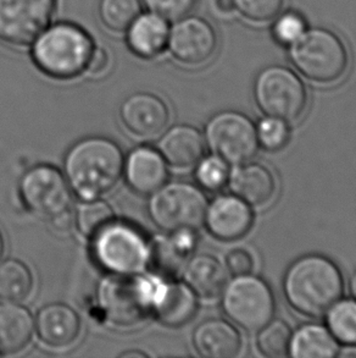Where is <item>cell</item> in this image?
Instances as JSON below:
<instances>
[{"label":"cell","mask_w":356,"mask_h":358,"mask_svg":"<svg viewBox=\"0 0 356 358\" xmlns=\"http://www.w3.org/2000/svg\"><path fill=\"white\" fill-rule=\"evenodd\" d=\"M343 276L334 263L320 255L299 258L284 275L283 291L289 305L310 318H321L341 300Z\"/></svg>","instance_id":"obj_1"},{"label":"cell","mask_w":356,"mask_h":358,"mask_svg":"<svg viewBox=\"0 0 356 358\" xmlns=\"http://www.w3.org/2000/svg\"><path fill=\"white\" fill-rule=\"evenodd\" d=\"M96 42L82 26L50 22L29 45V55L40 73L55 80H73L86 73Z\"/></svg>","instance_id":"obj_2"},{"label":"cell","mask_w":356,"mask_h":358,"mask_svg":"<svg viewBox=\"0 0 356 358\" xmlns=\"http://www.w3.org/2000/svg\"><path fill=\"white\" fill-rule=\"evenodd\" d=\"M124 170V155L115 142L91 137L78 142L65 159V171L73 191L86 201L115 187Z\"/></svg>","instance_id":"obj_3"},{"label":"cell","mask_w":356,"mask_h":358,"mask_svg":"<svg viewBox=\"0 0 356 358\" xmlns=\"http://www.w3.org/2000/svg\"><path fill=\"white\" fill-rule=\"evenodd\" d=\"M290 59L295 69L311 83L331 85L344 78L350 64L347 45L327 29H306L290 45Z\"/></svg>","instance_id":"obj_4"},{"label":"cell","mask_w":356,"mask_h":358,"mask_svg":"<svg viewBox=\"0 0 356 358\" xmlns=\"http://www.w3.org/2000/svg\"><path fill=\"white\" fill-rule=\"evenodd\" d=\"M20 194L26 207L59 233L73 225V196L63 175L53 166L39 165L24 175Z\"/></svg>","instance_id":"obj_5"},{"label":"cell","mask_w":356,"mask_h":358,"mask_svg":"<svg viewBox=\"0 0 356 358\" xmlns=\"http://www.w3.org/2000/svg\"><path fill=\"white\" fill-rule=\"evenodd\" d=\"M154 282L135 275L107 276L101 281L98 300L106 320L117 328H135L149 317L155 295Z\"/></svg>","instance_id":"obj_6"},{"label":"cell","mask_w":356,"mask_h":358,"mask_svg":"<svg viewBox=\"0 0 356 358\" xmlns=\"http://www.w3.org/2000/svg\"><path fill=\"white\" fill-rule=\"evenodd\" d=\"M91 240L98 264L112 274L135 275L148 266L149 243L130 224L112 220Z\"/></svg>","instance_id":"obj_7"},{"label":"cell","mask_w":356,"mask_h":358,"mask_svg":"<svg viewBox=\"0 0 356 358\" xmlns=\"http://www.w3.org/2000/svg\"><path fill=\"white\" fill-rule=\"evenodd\" d=\"M254 98L261 112L285 122L298 121L308 107L303 81L293 70L282 65L261 70L254 83Z\"/></svg>","instance_id":"obj_8"},{"label":"cell","mask_w":356,"mask_h":358,"mask_svg":"<svg viewBox=\"0 0 356 358\" xmlns=\"http://www.w3.org/2000/svg\"><path fill=\"white\" fill-rule=\"evenodd\" d=\"M207 199L202 189L186 182L164 185L150 199L155 225L168 233L195 231L205 220Z\"/></svg>","instance_id":"obj_9"},{"label":"cell","mask_w":356,"mask_h":358,"mask_svg":"<svg viewBox=\"0 0 356 358\" xmlns=\"http://www.w3.org/2000/svg\"><path fill=\"white\" fill-rule=\"evenodd\" d=\"M222 307L237 327L255 331L274 318V294L260 278L238 275L227 282L222 292Z\"/></svg>","instance_id":"obj_10"},{"label":"cell","mask_w":356,"mask_h":358,"mask_svg":"<svg viewBox=\"0 0 356 358\" xmlns=\"http://www.w3.org/2000/svg\"><path fill=\"white\" fill-rule=\"evenodd\" d=\"M205 140L214 155L228 165L249 163L259 150L256 126L241 113L222 112L212 117L205 129Z\"/></svg>","instance_id":"obj_11"},{"label":"cell","mask_w":356,"mask_h":358,"mask_svg":"<svg viewBox=\"0 0 356 358\" xmlns=\"http://www.w3.org/2000/svg\"><path fill=\"white\" fill-rule=\"evenodd\" d=\"M57 0H0V42L27 48L48 26Z\"/></svg>","instance_id":"obj_12"},{"label":"cell","mask_w":356,"mask_h":358,"mask_svg":"<svg viewBox=\"0 0 356 358\" xmlns=\"http://www.w3.org/2000/svg\"><path fill=\"white\" fill-rule=\"evenodd\" d=\"M218 37L207 20L186 15L174 21L170 29L168 52L176 63L187 68H200L216 55Z\"/></svg>","instance_id":"obj_13"},{"label":"cell","mask_w":356,"mask_h":358,"mask_svg":"<svg viewBox=\"0 0 356 358\" xmlns=\"http://www.w3.org/2000/svg\"><path fill=\"white\" fill-rule=\"evenodd\" d=\"M254 223L251 206L232 194H222L207 206L204 224L214 238L235 241L248 234Z\"/></svg>","instance_id":"obj_14"},{"label":"cell","mask_w":356,"mask_h":358,"mask_svg":"<svg viewBox=\"0 0 356 358\" xmlns=\"http://www.w3.org/2000/svg\"><path fill=\"white\" fill-rule=\"evenodd\" d=\"M126 129L142 138H153L164 132L170 113L163 99L153 93L138 92L126 98L120 109Z\"/></svg>","instance_id":"obj_15"},{"label":"cell","mask_w":356,"mask_h":358,"mask_svg":"<svg viewBox=\"0 0 356 358\" xmlns=\"http://www.w3.org/2000/svg\"><path fill=\"white\" fill-rule=\"evenodd\" d=\"M170 29L169 20L148 10L142 11L124 32L126 45L137 58L154 60L168 52Z\"/></svg>","instance_id":"obj_16"},{"label":"cell","mask_w":356,"mask_h":358,"mask_svg":"<svg viewBox=\"0 0 356 358\" xmlns=\"http://www.w3.org/2000/svg\"><path fill=\"white\" fill-rule=\"evenodd\" d=\"M149 243L148 266L156 275L172 280L184 271L197 245L195 231H177Z\"/></svg>","instance_id":"obj_17"},{"label":"cell","mask_w":356,"mask_h":358,"mask_svg":"<svg viewBox=\"0 0 356 358\" xmlns=\"http://www.w3.org/2000/svg\"><path fill=\"white\" fill-rule=\"evenodd\" d=\"M126 179L137 194H155L169 179L164 157L149 147H140L131 152L126 162Z\"/></svg>","instance_id":"obj_18"},{"label":"cell","mask_w":356,"mask_h":358,"mask_svg":"<svg viewBox=\"0 0 356 358\" xmlns=\"http://www.w3.org/2000/svg\"><path fill=\"white\" fill-rule=\"evenodd\" d=\"M197 310V295L187 284L168 282L155 287L153 310L158 320L166 327L179 328L188 324Z\"/></svg>","instance_id":"obj_19"},{"label":"cell","mask_w":356,"mask_h":358,"mask_svg":"<svg viewBox=\"0 0 356 358\" xmlns=\"http://www.w3.org/2000/svg\"><path fill=\"white\" fill-rule=\"evenodd\" d=\"M235 196L249 206L262 207L274 199L277 182L271 170L258 163L237 165L228 179Z\"/></svg>","instance_id":"obj_20"},{"label":"cell","mask_w":356,"mask_h":358,"mask_svg":"<svg viewBox=\"0 0 356 358\" xmlns=\"http://www.w3.org/2000/svg\"><path fill=\"white\" fill-rule=\"evenodd\" d=\"M80 331L78 315L68 306H45L37 317L39 339L49 348L66 349L77 340Z\"/></svg>","instance_id":"obj_21"},{"label":"cell","mask_w":356,"mask_h":358,"mask_svg":"<svg viewBox=\"0 0 356 358\" xmlns=\"http://www.w3.org/2000/svg\"><path fill=\"white\" fill-rule=\"evenodd\" d=\"M193 343L198 352L207 358L236 357L242 350L239 331L223 320H209L198 327Z\"/></svg>","instance_id":"obj_22"},{"label":"cell","mask_w":356,"mask_h":358,"mask_svg":"<svg viewBox=\"0 0 356 358\" xmlns=\"http://www.w3.org/2000/svg\"><path fill=\"white\" fill-rule=\"evenodd\" d=\"M160 153L168 163L179 169L197 165L205 155V141L192 126H176L159 143Z\"/></svg>","instance_id":"obj_23"},{"label":"cell","mask_w":356,"mask_h":358,"mask_svg":"<svg viewBox=\"0 0 356 358\" xmlns=\"http://www.w3.org/2000/svg\"><path fill=\"white\" fill-rule=\"evenodd\" d=\"M184 280L198 297L215 300L226 287L228 271L215 257L200 255L186 264Z\"/></svg>","instance_id":"obj_24"},{"label":"cell","mask_w":356,"mask_h":358,"mask_svg":"<svg viewBox=\"0 0 356 358\" xmlns=\"http://www.w3.org/2000/svg\"><path fill=\"white\" fill-rule=\"evenodd\" d=\"M29 310L13 302L0 305V355H14L26 349L34 334Z\"/></svg>","instance_id":"obj_25"},{"label":"cell","mask_w":356,"mask_h":358,"mask_svg":"<svg viewBox=\"0 0 356 358\" xmlns=\"http://www.w3.org/2000/svg\"><path fill=\"white\" fill-rule=\"evenodd\" d=\"M339 345L332 333L320 324H305L292 334L289 355L295 358H332Z\"/></svg>","instance_id":"obj_26"},{"label":"cell","mask_w":356,"mask_h":358,"mask_svg":"<svg viewBox=\"0 0 356 358\" xmlns=\"http://www.w3.org/2000/svg\"><path fill=\"white\" fill-rule=\"evenodd\" d=\"M34 279L29 268L19 261L0 264V299L6 302H22L32 291Z\"/></svg>","instance_id":"obj_27"},{"label":"cell","mask_w":356,"mask_h":358,"mask_svg":"<svg viewBox=\"0 0 356 358\" xmlns=\"http://www.w3.org/2000/svg\"><path fill=\"white\" fill-rule=\"evenodd\" d=\"M142 11V0H99L98 3L101 24L114 34L125 32Z\"/></svg>","instance_id":"obj_28"},{"label":"cell","mask_w":356,"mask_h":358,"mask_svg":"<svg viewBox=\"0 0 356 358\" xmlns=\"http://www.w3.org/2000/svg\"><path fill=\"white\" fill-rule=\"evenodd\" d=\"M327 325L337 341L356 345V300L338 301L328 310Z\"/></svg>","instance_id":"obj_29"},{"label":"cell","mask_w":356,"mask_h":358,"mask_svg":"<svg viewBox=\"0 0 356 358\" xmlns=\"http://www.w3.org/2000/svg\"><path fill=\"white\" fill-rule=\"evenodd\" d=\"M292 330L283 320H269L258 335V349L266 357H283L289 354Z\"/></svg>","instance_id":"obj_30"},{"label":"cell","mask_w":356,"mask_h":358,"mask_svg":"<svg viewBox=\"0 0 356 358\" xmlns=\"http://www.w3.org/2000/svg\"><path fill=\"white\" fill-rule=\"evenodd\" d=\"M75 218L80 233L91 238L114 220V213L105 202L89 199L80 204Z\"/></svg>","instance_id":"obj_31"},{"label":"cell","mask_w":356,"mask_h":358,"mask_svg":"<svg viewBox=\"0 0 356 358\" xmlns=\"http://www.w3.org/2000/svg\"><path fill=\"white\" fill-rule=\"evenodd\" d=\"M258 142L264 150L277 152L284 148L290 138L288 122L277 117H266L256 126Z\"/></svg>","instance_id":"obj_32"},{"label":"cell","mask_w":356,"mask_h":358,"mask_svg":"<svg viewBox=\"0 0 356 358\" xmlns=\"http://www.w3.org/2000/svg\"><path fill=\"white\" fill-rule=\"evenodd\" d=\"M195 178L207 191H220L230 179V169L225 160L216 155L207 157L198 163Z\"/></svg>","instance_id":"obj_33"},{"label":"cell","mask_w":356,"mask_h":358,"mask_svg":"<svg viewBox=\"0 0 356 358\" xmlns=\"http://www.w3.org/2000/svg\"><path fill=\"white\" fill-rule=\"evenodd\" d=\"M285 0H236V10L253 24L274 21L283 10Z\"/></svg>","instance_id":"obj_34"},{"label":"cell","mask_w":356,"mask_h":358,"mask_svg":"<svg viewBox=\"0 0 356 358\" xmlns=\"http://www.w3.org/2000/svg\"><path fill=\"white\" fill-rule=\"evenodd\" d=\"M274 24L272 29L274 38L276 42L282 45H292L295 43L304 32L306 31V21L298 13H284L274 20Z\"/></svg>","instance_id":"obj_35"},{"label":"cell","mask_w":356,"mask_h":358,"mask_svg":"<svg viewBox=\"0 0 356 358\" xmlns=\"http://www.w3.org/2000/svg\"><path fill=\"white\" fill-rule=\"evenodd\" d=\"M197 0H142L145 9L171 21L181 19L192 11Z\"/></svg>","instance_id":"obj_36"},{"label":"cell","mask_w":356,"mask_h":358,"mask_svg":"<svg viewBox=\"0 0 356 358\" xmlns=\"http://www.w3.org/2000/svg\"><path fill=\"white\" fill-rule=\"evenodd\" d=\"M226 266L227 271L233 275H246L251 274L255 266V261L251 252L243 248H237L227 255Z\"/></svg>","instance_id":"obj_37"},{"label":"cell","mask_w":356,"mask_h":358,"mask_svg":"<svg viewBox=\"0 0 356 358\" xmlns=\"http://www.w3.org/2000/svg\"><path fill=\"white\" fill-rule=\"evenodd\" d=\"M111 66V57L109 52L104 47L96 44L88 62L86 73L91 78H101L104 76Z\"/></svg>","instance_id":"obj_38"},{"label":"cell","mask_w":356,"mask_h":358,"mask_svg":"<svg viewBox=\"0 0 356 358\" xmlns=\"http://www.w3.org/2000/svg\"><path fill=\"white\" fill-rule=\"evenodd\" d=\"M212 6L217 14L228 16L236 11V0H212Z\"/></svg>","instance_id":"obj_39"},{"label":"cell","mask_w":356,"mask_h":358,"mask_svg":"<svg viewBox=\"0 0 356 358\" xmlns=\"http://www.w3.org/2000/svg\"><path fill=\"white\" fill-rule=\"evenodd\" d=\"M350 290H352L353 296L356 300V271L354 273V275L352 278V282H350Z\"/></svg>","instance_id":"obj_40"},{"label":"cell","mask_w":356,"mask_h":358,"mask_svg":"<svg viewBox=\"0 0 356 358\" xmlns=\"http://www.w3.org/2000/svg\"><path fill=\"white\" fill-rule=\"evenodd\" d=\"M124 357H130V356H135V357H144L145 355L142 354V352H127V354L122 355Z\"/></svg>","instance_id":"obj_41"},{"label":"cell","mask_w":356,"mask_h":358,"mask_svg":"<svg viewBox=\"0 0 356 358\" xmlns=\"http://www.w3.org/2000/svg\"><path fill=\"white\" fill-rule=\"evenodd\" d=\"M3 253H4V240H3V236H1V233H0V261L3 258Z\"/></svg>","instance_id":"obj_42"}]
</instances>
